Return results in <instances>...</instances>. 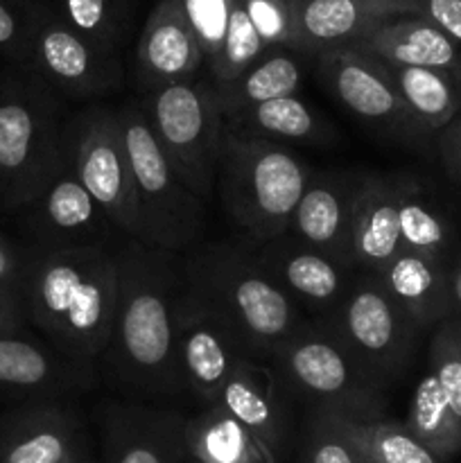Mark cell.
I'll list each match as a JSON object with an SVG mask.
<instances>
[{
	"label": "cell",
	"instance_id": "cell-21",
	"mask_svg": "<svg viewBox=\"0 0 461 463\" xmlns=\"http://www.w3.org/2000/svg\"><path fill=\"white\" fill-rule=\"evenodd\" d=\"M416 16L414 0H294L296 52L315 54L353 45L380 23Z\"/></svg>",
	"mask_w": 461,
	"mask_h": 463
},
{
	"label": "cell",
	"instance_id": "cell-20",
	"mask_svg": "<svg viewBox=\"0 0 461 463\" xmlns=\"http://www.w3.org/2000/svg\"><path fill=\"white\" fill-rule=\"evenodd\" d=\"M360 181L362 172L312 175L287 233L298 242L357 269L351 260V213Z\"/></svg>",
	"mask_w": 461,
	"mask_h": 463
},
{
	"label": "cell",
	"instance_id": "cell-3",
	"mask_svg": "<svg viewBox=\"0 0 461 463\" xmlns=\"http://www.w3.org/2000/svg\"><path fill=\"white\" fill-rule=\"evenodd\" d=\"M183 285L256 360L274 353L306 321L296 303L258 262L253 249L230 242L203 244L181 256Z\"/></svg>",
	"mask_w": 461,
	"mask_h": 463
},
{
	"label": "cell",
	"instance_id": "cell-43",
	"mask_svg": "<svg viewBox=\"0 0 461 463\" xmlns=\"http://www.w3.org/2000/svg\"><path fill=\"white\" fill-rule=\"evenodd\" d=\"M30 321L23 294L0 288V335L18 333Z\"/></svg>",
	"mask_w": 461,
	"mask_h": 463
},
{
	"label": "cell",
	"instance_id": "cell-14",
	"mask_svg": "<svg viewBox=\"0 0 461 463\" xmlns=\"http://www.w3.org/2000/svg\"><path fill=\"white\" fill-rule=\"evenodd\" d=\"M244 357L251 355L183 285L176 307V371L183 392L202 407L215 405L224 383Z\"/></svg>",
	"mask_w": 461,
	"mask_h": 463
},
{
	"label": "cell",
	"instance_id": "cell-37",
	"mask_svg": "<svg viewBox=\"0 0 461 463\" xmlns=\"http://www.w3.org/2000/svg\"><path fill=\"white\" fill-rule=\"evenodd\" d=\"M183 7L208 68L224 45L235 0H183Z\"/></svg>",
	"mask_w": 461,
	"mask_h": 463
},
{
	"label": "cell",
	"instance_id": "cell-45",
	"mask_svg": "<svg viewBox=\"0 0 461 463\" xmlns=\"http://www.w3.org/2000/svg\"><path fill=\"white\" fill-rule=\"evenodd\" d=\"M452 80H455L456 93H459V99H461V57H459V61H456V66L452 68Z\"/></svg>",
	"mask_w": 461,
	"mask_h": 463
},
{
	"label": "cell",
	"instance_id": "cell-46",
	"mask_svg": "<svg viewBox=\"0 0 461 463\" xmlns=\"http://www.w3.org/2000/svg\"><path fill=\"white\" fill-rule=\"evenodd\" d=\"M89 457H90L89 448H84V450H80V452H77V455H72L71 459L63 461V463H86V461H89Z\"/></svg>",
	"mask_w": 461,
	"mask_h": 463
},
{
	"label": "cell",
	"instance_id": "cell-10",
	"mask_svg": "<svg viewBox=\"0 0 461 463\" xmlns=\"http://www.w3.org/2000/svg\"><path fill=\"white\" fill-rule=\"evenodd\" d=\"M63 143L72 170L116 231L138 238V203L118 109L90 104L72 113Z\"/></svg>",
	"mask_w": 461,
	"mask_h": 463
},
{
	"label": "cell",
	"instance_id": "cell-42",
	"mask_svg": "<svg viewBox=\"0 0 461 463\" xmlns=\"http://www.w3.org/2000/svg\"><path fill=\"white\" fill-rule=\"evenodd\" d=\"M437 149L447 176L461 190V116L438 134Z\"/></svg>",
	"mask_w": 461,
	"mask_h": 463
},
{
	"label": "cell",
	"instance_id": "cell-49",
	"mask_svg": "<svg viewBox=\"0 0 461 463\" xmlns=\"http://www.w3.org/2000/svg\"><path fill=\"white\" fill-rule=\"evenodd\" d=\"M193 463H194V461H193Z\"/></svg>",
	"mask_w": 461,
	"mask_h": 463
},
{
	"label": "cell",
	"instance_id": "cell-38",
	"mask_svg": "<svg viewBox=\"0 0 461 463\" xmlns=\"http://www.w3.org/2000/svg\"><path fill=\"white\" fill-rule=\"evenodd\" d=\"M253 27L269 50L285 48L296 52L294 0H240Z\"/></svg>",
	"mask_w": 461,
	"mask_h": 463
},
{
	"label": "cell",
	"instance_id": "cell-30",
	"mask_svg": "<svg viewBox=\"0 0 461 463\" xmlns=\"http://www.w3.org/2000/svg\"><path fill=\"white\" fill-rule=\"evenodd\" d=\"M389 71L407 113L425 138L441 134L452 120L461 116V99L452 72L438 68L400 66H389Z\"/></svg>",
	"mask_w": 461,
	"mask_h": 463
},
{
	"label": "cell",
	"instance_id": "cell-15",
	"mask_svg": "<svg viewBox=\"0 0 461 463\" xmlns=\"http://www.w3.org/2000/svg\"><path fill=\"white\" fill-rule=\"evenodd\" d=\"M258 262L278 288L310 319H325L343 303L360 271L285 233L269 242L253 244Z\"/></svg>",
	"mask_w": 461,
	"mask_h": 463
},
{
	"label": "cell",
	"instance_id": "cell-8",
	"mask_svg": "<svg viewBox=\"0 0 461 463\" xmlns=\"http://www.w3.org/2000/svg\"><path fill=\"white\" fill-rule=\"evenodd\" d=\"M140 109L176 175L208 202L217 190L226 129L215 84L199 77L176 81L143 95Z\"/></svg>",
	"mask_w": 461,
	"mask_h": 463
},
{
	"label": "cell",
	"instance_id": "cell-9",
	"mask_svg": "<svg viewBox=\"0 0 461 463\" xmlns=\"http://www.w3.org/2000/svg\"><path fill=\"white\" fill-rule=\"evenodd\" d=\"M324 321L353 357L382 384L405 375L423 330L369 271H360L342 306Z\"/></svg>",
	"mask_w": 461,
	"mask_h": 463
},
{
	"label": "cell",
	"instance_id": "cell-24",
	"mask_svg": "<svg viewBox=\"0 0 461 463\" xmlns=\"http://www.w3.org/2000/svg\"><path fill=\"white\" fill-rule=\"evenodd\" d=\"M373 276L420 330L437 328L452 317L450 285L443 262L400 251Z\"/></svg>",
	"mask_w": 461,
	"mask_h": 463
},
{
	"label": "cell",
	"instance_id": "cell-11",
	"mask_svg": "<svg viewBox=\"0 0 461 463\" xmlns=\"http://www.w3.org/2000/svg\"><path fill=\"white\" fill-rule=\"evenodd\" d=\"M30 61L34 72L59 98L102 99L120 90L122 59L102 52L77 34L57 9L30 3Z\"/></svg>",
	"mask_w": 461,
	"mask_h": 463
},
{
	"label": "cell",
	"instance_id": "cell-12",
	"mask_svg": "<svg viewBox=\"0 0 461 463\" xmlns=\"http://www.w3.org/2000/svg\"><path fill=\"white\" fill-rule=\"evenodd\" d=\"M316 72L325 89L371 127H378L384 134L407 143L425 140L407 113L391 71L384 61L353 45H342L316 57Z\"/></svg>",
	"mask_w": 461,
	"mask_h": 463
},
{
	"label": "cell",
	"instance_id": "cell-40",
	"mask_svg": "<svg viewBox=\"0 0 461 463\" xmlns=\"http://www.w3.org/2000/svg\"><path fill=\"white\" fill-rule=\"evenodd\" d=\"M416 16L432 23L461 48V0H414Z\"/></svg>",
	"mask_w": 461,
	"mask_h": 463
},
{
	"label": "cell",
	"instance_id": "cell-19",
	"mask_svg": "<svg viewBox=\"0 0 461 463\" xmlns=\"http://www.w3.org/2000/svg\"><path fill=\"white\" fill-rule=\"evenodd\" d=\"M89 448L66 402H23L0 416V463H63Z\"/></svg>",
	"mask_w": 461,
	"mask_h": 463
},
{
	"label": "cell",
	"instance_id": "cell-16",
	"mask_svg": "<svg viewBox=\"0 0 461 463\" xmlns=\"http://www.w3.org/2000/svg\"><path fill=\"white\" fill-rule=\"evenodd\" d=\"M25 211H30L27 226L39 251L108 244L116 231L107 213L75 175L71 161H66L61 172Z\"/></svg>",
	"mask_w": 461,
	"mask_h": 463
},
{
	"label": "cell",
	"instance_id": "cell-26",
	"mask_svg": "<svg viewBox=\"0 0 461 463\" xmlns=\"http://www.w3.org/2000/svg\"><path fill=\"white\" fill-rule=\"evenodd\" d=\"M224 125L244 138L269 140L278 145H328L334 127L298 95L271 99L226 118Z\"/></svg>",
	"mask_w": 461,
	"mask_h": 463
},
{
	"label": "cell",
	"instance_id": "cell-39",
	"mask_svg": "<svg viewBox=\"0 0 461 463\" xmlns=\"http://www.w3.org/2000/svg\"><path fill=\"white\" fill-rule=\"evenodd\" d=\"M0 54L25 71L30 61V14L27 5L0 0Z\"/></svg>",
	"mask_w": 461,
	"mask_h": 463
},
{
	"label": "cell",
	"instance_id": "cell-44",
	"mask_svg": "<svg viewBox=\"0 0 461 463\" xmlns=\"http://www.w3.org/2000/svg\"><path fill=\"white\" fill-rule=\"evenodd\" d=\"M446 269H447V285H450L452 317L461 321V244L450 256Z\"/></svg>",
	"mask_w": 461,
	"mask_h": 463
},
{
	"label": "cell",
	"instance_id": "cell-6",
	"mask_svg": "<svg viewBox=\"0 0 461 463\" xmlns=\"http://www.w3.org/2000/svg\"><path fill=\"white\" fill-rule=\"evenodd\" d=\"M269 364L289 396L306 402L310 411L355 423L387 416V384L375 380L324 321H303Z\"/></svg>",
	"mask_w": 461,
	"mask_h": 463
},
{
	"label": "cell",
	"instance_id": "cell-2",
	"mask_svg": "<svg viewBox=\"0 0 461 463\" xmlns=\"http://www.w3.org/2000/svg\"><path fill=\"white\" fill-rule=\"evenodd\" d=\"M23 298L30 321L59 353L98 366L116 317V247L32 249Z\"/></svg>",
	"mask_w": 461,
	"mask_h": 463
},
{
	"label": "cell",
	"instance_id": "cell-17",
	"mask_svg": "<svg viewBox=\"0 0 461 463\" xmlns=\"http://www.w3.org/2000/svg\"><path fill=\"white\" fill-rule=\"evenodd\" d=\"M107 463H193L179 411L108 402L102 411Z\"/></svg>",
	"mask_w": 461,
	"mask_h": 463
},
{
	"label": "cell",
	"instance_id": "cell-13",
	"mask_svg": "<svg viewBox=\"0 0 461 463\" xmlns=\"http://www.w3.org/2000/svg\"><path fill=\"white\" fill-rule=\"evenodd\" d=\"M0 335V396L23 402H63L98 384V366L72 362L50 342Z\"/></svg>",
	"mask_w": 461,
	"mask_h": 463
},
{
	"label": "cell",
	"instance_id": "cell-29",
	"mask_svg": "<svg viewBox=\"0 0 461 463\" xmlns=\"http://www.w3.org/2000/svg\"><path fill=\"white\" fill-rule=\"evenodd\" d=\"M303 72L306 71H303L301 52L285 48L267 50L238 80L224 86H215L224 120L235 113L258 107V104L298 95Z\"/></svg>",
	"mask_w": 461,
	"mask_h": 463
},
{
	"label": "cell",
	"instance_id": "cell-41",
	"mask_svg": "<svg viewBox=\"0 0 461 463\" xmlns=\"http://www.w3.org/2000/svg\"><path fill=\"white\" fill-rule=\"evenodd\" d=\"M32 251H23L0 233V288L23 294Z\"/></svg>",
	"mask_w": 461,
	"mask_h": 463
},
{
	"label": "cell",
	"instance_id": "cell-7",
	"mask_svg": "<svg viewBox=\"0 0 461 463\" xmlns=\"http://www.w3.org/2000/svg\"><path fill=\"white\" fill-rule=\"evenodd\" d=\"M136 203H138V238L149 247L181 253L194 249L206 229V202L183 184L163 154L140 102L118 107Z\"/></svg>",
	"mask_w": 461,
	"mask_h": 463
},
{
	"label": "cell",
	"instance_id": "cell-31",
	"mask_svg": "<svg viewBox=\"0 0 461 463\" xmlns=\"http://www.w3.org/2000/svg\"><path fill=\"white\" fill-rule=\"evenodd\" d=\"M140 0H59L63 21L90 45L120 57L134 32Z\"/></svg>",
	"mask_w": 461,
	"mask_h": 463
},
{
	"label": "cell",
	"instance_id": "cell-48",
	"mask_svg": "<svg viewBox=\"0 0 461 463\" xmlns=\"http://www.w3.org/2000/svg\"><path fill=\"white\" fill-rule=\"evenodd\" d=\"M86 463H98V461H95V459H93V457H89V461H86Z\"/></svg>",
	"mask_w": 461,
	"mask_h": 463
},
{
	"label": "cell",
	"instance_id": "cell-5",
	"mask_svg": "<svg viewBox=\"0 0 461 463\" xmlns=\"http://www.w3.org/2000/svg\"><path fill=\"white\" fill-rule=\"evenodd\" d=\"M310 176V165L287 145L224 129L217 193L229 220L253 244L287 233Z\"/></svg>",
	"mask_w": 461,
	"mask_h": 463
},
{
	"label": "cell",
	"instance_id": "cell-35",
	"mask_svg": "<svg viewBox=\"0 0 461 463\" xmlns=\"http://www.w3.org/2000/svg\"><path fill=\"white\" fill-rule=\"evenodd\" d=\"M429 373L441 387L452 414L461 425V321L450 317L434 328L429 342Z\"/></svg>",
	"mask_w": 461,
	"mask_h": 463
},
{
	"label": "cell",
	"instance_id": "cell-32",
	"mask_svg": "<svg viewBox=\"0 0 461 463\" xmlns=\"http://www.w3.org/2000/svg\"><path fill=\"white\" fill-rule=\"evenodd\" d=\"M402 423L423 446H428L446 463L452 457L461 455V425L429 371L416 384L414 396L407 407V419Z\"/></svg>",
	"mask_w": 461,
	"mask_h": 463
},
{
	"label": "cell",
	"instance_id": "cell-4",
	"mask_svg": "<svg viewBox=\"0 0 461 463\" xmlns=\"http://www.w3.org/2000/svg\"><path fill=\"white\" fill-rule=\"evenodd\" d=\"M59 95L34 72L0 77V203L25 211L66 165Z\"/></svg>",
	"mask_w": 461,
	"mask_h": 463
},
{
	"label": "cell",
	"instance_id": "cell-34",
	"mask_svg": "<svg viewBox=\"0 0 461 463\" xmlns=\"http://www.w3.org/2000/svg\"><path fill=\"white\" fill-rule=\"evenodd\" d=\"M267 50L269 48H267L265 41L260 39V34L253 27L244 5L235 0L224 45H221L215 61L208 66V80L215 86L230 84L240 75H244Z\"/></svg>",
	"mask_w": 461,
	"mask_h": 463
},
{
	"label": "cell",
	"instance_id": "cell-28",
	"mask_svg": "<svg viewBox=\"0 0 461 463\" xmlns=\"http://www.w3.org/2000/svg\"><path fill=\"white\" fill-rule=\"evenodd\" d=\"M400 202V249L447 265L452 253L459 247V233L446 208L434 199V194L414 176L398 175Z\"/></svg>",
	"mask_w": 461,
	"mask_h": 463
},
{
	"label": "cell",
	"instance_id": "cell-47",
	"mask_svg": "<svg viewBox=\"0 0 461 463\" xmlns=\"http://www.w3.org/2000/svg\"><path fill=\"white\" fill-rule=\"evenodd\" d=\"M360 455H362V452H360ZM362 463H373V461H369L364 455H362Z\"/></svg>",
	"mask_w": 461,
	"mask_h": 463
},
{
	"label": "cell",
	"instance_id": "cell-27",
	"mask_svg": "<svg viewBox=\"0 0 461 463\" xmlns=\"http://www.w3.org/2000/svg\"><path fill=\"white\" fill-rule=\"evenodd\" d=\"M185 443L194 463H278V455L224 407H203L185 419Z\"/></svg>",
	"mask_w": 461,
	"mask_h": 463
},
{
	"label": "cell",
	"instance_id": "cell-36",
	"mask_svg": "<svg viewBox=\"0 0 461 463\" xmlns=\"http://www.w3.org/2000/svg\"><path fill=\"white\" fill-rule=\"evenodd\" d=\"M303 459L306 463H362V455L337 416L310 411L306 420Z\"/></svg>",
	"mask_w": 461,
	"mask_h": 463
},
{
	"label": "cell",
	"instance_id": "cell-22",
	"mask_svg": "<svg viewBox=\"0 0 461 463\" xmlns=\"http://www.w3.org/2000/svg\"><path fill=\"white\" fill-rule=\"evenodd\" d=\"M289 398L274 366L244 357L224 383L215 405L224 407L278 455L289 437Z\"/></svg>",
	"mask_w": 461,
	"mask_h": 463
},
{
	"label": "cell",
	"instance_id": "cell-33",
	"mask_svg": "<svg viewBox=\"0 0 461 463\" xmlns=\"http://www.w3.org/2000/svg\"><path fill=\"white\" fill-rule=\"evenodd\" d=\"M357 450L373 463H446L409 432L405 423L380 419L371 423L339 419Z\"/></svg>",
	"mask_w": 461,
	"mask_h": 463
},
{
	"label": "cell",
	"instance_id": "cell-25",
	"mask_svg": "<svg viewBox=\"0 0 461 463\" xmlns=\"http://www.w3.org/2000/svg\"><path fill=\"white\" fill-rule=\"evenodd\" d=\"M353 48L380 59L387 66L438 68L452 72L461 48L420 16H398L380 23Z\"/></svg>",
	"mask_w": 461,
	"mask_h": 463
},
{
	"label": "cell",
	"instance_id": "cell-1",
	"mask_svg": "<svg viewBox=\"0 0 461 463\" xmlns=\"http://www.w3.org/2000/svg\"><path fill=\"white\" fill-rule=\"evenodd\" d=\"M118 301L99 378L143 398L183 393L176 371V307L183 269L179 253L127 238L116 247Z\"/></svg>",
	"mask_w": 461,
	"mask_h": 463
},
{
	"label": "cell",
	"instance_id": "cell-18",
	"mask_svg": "<svg viewBox=\"0 0 461 463\" xmlns=\"http://www.w3.org/2000/svg\"><path fill=\"white\" fill-rule=\"evenodd\" d=\"M206 66L202 45L185 14L183 0H158L136 43V81L147 95L188 81Z\"/></svg>",
	"mask_w": 461,
	"mask_h": 463
},
{
	"label": "cell",
	"instance_id": "cell-23",
	"mask_svg": "<svg viewBox=\"0 0 461 463\" xmlns=\"http://www.w3.org/2000/svg\"><path fill=\"white\" fill-rule=\"evenodd\" d=\"M398 175L362 172L351 213V260L360 271L378 274L400 253Z\"/></svg>",
	"mask_w": 461,
	"mask_h": 463
}]
</instances>
